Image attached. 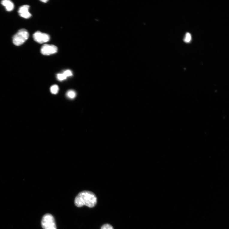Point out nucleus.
<instances>
[{
    "instance_id": "6",
    "label": "nucleus",
    "mask_w": 229,
    "mask_h": 229,
    "mask_svg": "<svg viewBox=\"0 0 229 229\" xmlns=\"http://www.w3.org/2000/svg\"><path fill=\"white\" fill-rule=\"evenodd\" d=\"M30 7L28 5H24L19 7L18 13L20 16L25 19L29 18L31 14L29 12Z\"/></svg>"
},
{
    "instance_id": "3",
    "label": "nucleus",
    "mask_w": 229,
    "mask_h": 229,
    "mask_svg": "<svg viewBox=\"0 0 229 229\" xmlns=\"http://www.w3.org/2000/svg\"><path fill=\"white\" fill-rule=\"evenodd\" d=\"M41 223L43 229H57L55 219L50 214L45 215L42 218Z\"/></svg>"
},
{
    "instance_id": "9",
    "label": "nucleus",
    "mask_w": 229,
    "mask_h": 229,
    "mask_svg": "<svg viewBox=\"0 0 229 229\" xmlns=\"http://www.w3.org/2000/svg\"><path fill=\"white\" fill-rule=\"evenodd\" d=\"M66 95L70 98L74 99L76 97V94L74 91L70 90L67 92Z\"/></svg>"
},
{
    "instance_id": "5",
    "label": "nucleus",
    "mask_w": 229,
    "mask_h": 229,
    "mask_svg": "<svg viewBox=\"0 0 229 229\" xmlns=\"http://www.w3.org/2000/svg\"><path fill=\"white\" fill-rule=\"evenodd\" d=\"M58 51L57 47L53 45L45 44L41 49V52L45 55L55 54Z\"/></svg>"
},
{
    "instance_id": "8",
    "label": "nucleus",
    "mask_w": 229,
    "mask_h": 229,
    "mask_svg": "<svg viewBox=\"0 0 229 229\" xmlns=\"http://www.w3.org/2000/svg\"><path fill=\"white\" fill-rule=\"evenodd\" d=\"M59 90V87L56 85L52 86L50 88L51 92L54 94H57L58 93Z\"/></svg>"
},
{
    "instance_id": "4",
    "label": "nucleus",
    "mask_w": 229,
    "mask_h": 229,
    "mask_svg": "<svg viewBox=\"0 0 229 229\" xmlns=\"http://www.w3.org/2000/svg\"><path fill=\"white\" fill-rule=\"evenodd\" d=\"M33 38L36 42L39 43L48 42L50 39V37L49 34L38 31L34 34Z\"/></svg>"
},
{
    "instance_id": "7",
    "label": "nucleus",
    "mask_w": 229,
    "mask_h": 229,
    "mask_svg": "<svg viewBox=\"0 0 229 229\" xmlns=\"http://www.w3.org/2000/svg\"><path fill=\"white\" fill-rule=\"evenodd\" d=\"M1 4L8 12L12 11L14 8L13 3L9 0H4L1 1Z\"/></svg>"
},
{
    "instance_id": "11",
    "label": "nucleus",
    "mask_w": 229,
    "mask_h": 229,
    "mask_svg": "<svg viewBox=\"0 0 229 229\" xmlns=\"http://www.w3.org/2000/svg\"><path fill=\"white\" fill-rule=\"evenodd\" d=\"M57 78L60 81H62L66 79L67 77L63 74H59L57 75Z\"/></svg>"
},
{
    "instance_id": "2",
    "label": "nucleus",
    "mask_w": 229,
    "mask_h": 229,
    "mask_svg": "<svg viewBox=\"0 0 229 229\" xmlns=\"http://www.w3.org/2000/svg\"><path fill=\"white\" fill-rule=\"evenodd\" d=\"M29 37V34L27 30L25 29H21L13 36V43L17 46L21 45L28 40Z\"/></svg>"
},
{
    "instance_id": "12",
    "label": "nucleus",
    "mask_w": 229,
    "mask_h": 229,
    "mask_svg": "<svg viewBox=\"0 0 229 229\" xmlns=\"http://www.w3.org/2000/svg\"><path fill=\"white\" fill-rule=\"evenodd\" d=\"M101 229H114V228L111 225L106 224L101 227Z\"/></svg>"
},
{
    "instance_id": "10",
    "label": "nucleus",
    "mask_w": 229,
    "mask_h": 229,
    "mask_svg": "<svg viewBox=\"0 0 229 229\" xmlns=\"http://www.w3.org/2000/svg\"><path fill=\"white\" fill-rule=\"evenodd\" d=\"M191 40V34L189 33H186L185 37L184 39V41L186 43H189Z\"/></svg>"
},
{
    "instance_id": "13",
    "label": "nucleus",
    "mask_w": 229,
    "mask_h": 229,
    "mask_svg": "<svg viewBox=\"0 0 229 229\" xmlns=\"http://www.w3.org/2000/svg\"><path fill=\"white\" fill-rule=\"evenodd\" d=\"M63 74L67 77L71 76L73 75L72 71L70 70H67L65 71Z\"/></svg>"
},
{
    "instance_id": "14",
    "label": "nucleus",
    "mask_w": 229,
    "mask_h": 229,
    "mask_svg": "<svg viewBox=\"0 0 229 229\" xmlns=\"http://www.w3.org/2000/svg\"><path fill=\"white\" fill-rule=\"evenodd\" d=\"M48 1V0H44V1H41V2H43L44 3H46V2H47Z\"/></svg>"
},
{
    "instance_id": "1",
    "label": "nucleus",
    "mask_w": 229,
    "mask_h": 229,
    "mask_svg": "<svg viewBox=\"0 0 229 229\" xmlns=\"http://www.w3.org/2000/svg\"><path fill=\"white\" fill-rule=\"evenodd\" d=\"M97 200L96 195L93 192L89 191H83L76 197L75 204L78 207L86 206L92 208L96 205Z\"/></svg>"
}]
</instances>
